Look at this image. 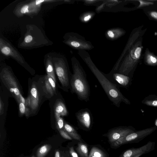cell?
<instances>
[{"label": "cell", "mask_w": 157, "mask_h": 157, "mask_svg": "<svg viewBox=\"0 0 157 157\" xmlns=\"http://www.w3.org/2000/svg\"><path fill=\"white\" fill-rule=\"evenodd\" d=\"M78 54L95 76L114 105L119 108L122 102L127 105H130V101L121 93L120 88L112 82L105 76L104 73L101 71L95 66L86 51H78Z\"/></svg>", "instance_id": "cell-1"}, {"label": "cell", "mask_w": 157, "mask_h": 157, "mask_svg": "<svg viewBox=\"0 0 157 157\" xmlns=\"http://www.w3.org/2000/svg\"><path fill=\"white\" fill-rule=\"evenodd\" d=\"M71 60L73 71L70 81L71 91L79 100L87 102L90 100V90L86 72L75 57H72Z\"/></svg>", "instance_id": "cell-2"}, {"label": "cell", "mask_w": 157, "mask_h": 157, "mask_svg": "<svg viewBox=\"0 0 157 157\" xmlns=\"http://www.w3.org/2000/svg\"><path fill=\"white\" fill-rule=\"evenodd\" d=\"M143 36L140 37L127 51L120 62L117 71L132 78L138 64L143 58Z\"/></svg>", "instance_id": "cell-3"}, {"label": "cell", "mask_w": 157, "mask_h": 157, "mask_svg": "<svg viewBox=\"0 0 157 157\" xmlns=\"http://www.w3.org/2000/svg\"><path fill=\"white\" fill-rule=\"evenodd\" d=\"M25 33L20 39L18 47L25 49H33L52 44L44 32L33 25H26Z\"/></svg>", "instance_id": "cell-4"}, {"label": "cell", "mask_w": 157, "mask_h": 157, "mask_svg": "<svg viewBox=\"0 0 157 157\" xmlns=\"http://www.w3.org/2000/svg\"><path fill=\"white\" fill-rule=\"evenodd\" d=\"M49 54L52 58L55 71L63 90L68 92L70 88L72 74L70 70L68 62L63 55L55 52Z\"/></svg>", "instance_id": "cell-5"}, {"label": "cell", "mask_w": 157, "mask_h": 157, "mask_svg": "<svg viewBox=\"0 0 157 157\" xmlns=\"http://www.w3.org/2000/svg\"><path fill=\"white\" fill-rule=\"evenodd\" d=\"M58 1L55 0H27L18 3L13 13L17 17L36 14L39 12L43 3Z\"/></svg>", "instance_id": "cell-6"}, {"label": "cell", "mask_w": 157, "mask_h": 157, "mask_svg": "<svg viewBox=\"0 0 157 157\" xmlns=\"http://www.w3.org/2000/svg\"><path fill=\"white\" fill-rule=\"evenodd\" d=\"M63 43L74 49L89 51L94 48L92 43L85 37L73 32L66 33L63 36Z\"/></svg>", "instance_id": "cell-7"}, {"label": "cell", "mask_w": 157, "mask_h": 157, "mask_svg": "<svg viewBox=\"0 0 157 157\" xmlns=\"http://www.w3.org/2000/svg\"><path fill=\"white\" fill-rule=\"evenodd\" d=\"M0 75L5 85L13 95L18 102L19 103L22 102L25 105L26 101L21 94L17 83L10 69L6 67H3Z\"/></svg>", "instance_id": "cell-8"}, {"label": "cell", "mask_w": 157, "mask_h": 157, "mask_svg": "<svg viewBox=\"0 0 157 157\" xmlns=\"http://www.w3.org/2000/svg\"><path fill=\"white\" fill-rule=\"evenodd\" d=\"M0 50L4 56L13 59L25 67H29L24 58L17 49L6 39L0 37Z\"/></svg>", "instance_id": "cell-9"}, {"label": "cell", "mask_w": 157, "mask_h": 157, "mask_svg": "<svg viewBox=\"0 0 157 157\" xmlns=\"http://www.w3.org/2000/svg\"><path fill=\"white\" fill-rule=\"evenodd\" d=\"M157 129L156 126L139 130L132 132L121 138L113 143L117 146L127 143H138L149 136Z\"/></svg>", "instance_id": "cell-10"}, {"label": "cell", "mask_w": 157, "mask_h": 157, "mask_svg": "<svg viewBox=\"0 0 157 157\" xmlns=\"http://www.w3.org/2000/svg\"><path fill=\"white\" fill-rule=\"evenodd\" d=\"M104 75L112 82L119 88H127L131 84L132 78L119 73L117 69L113 68L109 73H104Z\"/></svg>", "instance_id": "cell-11"}, {"label": "cell", "mask_w": 157, "mask_h": 157, "mask_svg": "<svg viewBox=\"0 0 157 157\" xmlns=\"http://www.w3.org/2000/svg\"><path fill=\"white\" fill-rule=\"evenodd\" d=\"M144 25H142L134 29L131 32L127 43L121 56L114 66L118 67L121 60L127 51L133 45L136 40L140 37L143 36L147 30V28L142 29Z\"/></svg>", "instance_id": "cell-12"}, {"label": "cell", "mask_w": 157, "mask_h": 157, "mask_svg": "<svg viewBox=\"0 0 157 157\" xmlns=\"http://www.w3.org/2000/svg\"><path fill=\"white\" fill-rule=\"evenodd\" d=\"M155 144V142L148 141L140 147L132 148L126 150L120 157H140L154 150Z\"/></svg>", "instance_id": "cell-13"}, {"label": "cell", "mask_w": 157, "mask_h": 157, "mask_svg": "<svg viewBox=\"0 0 157 157\" xmlns=\"http://www.w3.org/2000/svg\"><path fill=\"white\" fill-rule=\"evenodd\" d=\"M136 131L135 128L131 126L118 127L111 130L108 136L109 142L113 143L121 138Z\"/></svg>", "instance_id": "cell-14"}, {"label": "cell", "mask_w": 157, "mask_h": 157, "mask_svg": "<svg viewBox=\"0 0 157 157\" xmlns=\"http://www.w3.org/2000/svg\"><path fill=\"white\" fill-rule=\"evenodd\" d=\"M78 123L84 128L89 129L93 120L92 114L88 108L82 109L75 114Z\"/></svg>", "instance_id": "cell-15"}, {"label": "cell", "mask_w": 157, "mask_h": 157, "mask_svg": "<svg viewBox=\"0 0 157 157\" xmlns=\"http://www.w3.org/2000/svg\"><path fill=\"white\" fill-rule=\"evenodd\" d=\"M126 33V31L122 28L114 27L107 30L105 33V36L107 39L114 40L123 36Z\"/></svg>", "instance_id": "cell-16"}, {"label": "cell", "mask_w": 157, "mask_h": 157, "mask_svg": "<svg viewBox=\"0 0 157 157\" xmlns=\"http://www.w3.org/2000/svg\"><path fill=\"white\" fill-rule=\"evenodd\" d=\"M143 59L145 65L152 67L157 66V56L150 51L148 48H146L143 54Z\"/></svg>", "instance_id": "cell-17"}, {"label": "cell", "mask_w": 157, "mask_h": 157, "mask_svg": "<svg viewBox=\"0 0 157 157\" xmlns=\"http://www.w3.org/2000/svg\"><path fill=\"white\" fill-rule=\"evenodd\" d=\"M29 97L31 101L30 107L33 111L37 109L39 104V94L35 84L33 85L32 86Z\"/></svg>", "instance_id": "cell-18"}, {"label": "cell", "mask_w": 157, "mask_h": 157, "mask_svg": "<svg viewBox=\"0 0 157 157\" xmlns=\"http://www.w3.org/2000/svg\"><path fill=\"white\" fill-rule=\"evenodd\" d=\"M44 62L47 75L52 78L55 82H56L54 67L52 58L49 53L45 55Z\"/></svg>", "instance_id": "cell-19"}, {"label": "cell", "mask_w": 157, "mask_h": 157, "mask_svg": "<svg viewBox=\"0 0 157 157\" xmlns=\"http://www.w3.org/2000/svg\"><path fill=\"white\" fill-rule=\"evenodd\" d=\"M56 117H59L67 115L68 112L64 102L61 101H59L56 104L55 107Z\"/></svg>", "instance_id": "cell-20"}, {"label": "cell", "mask_w": 157, "mask_h": 157, "mask_svg": "<svg viewBox=\"0 0 157 157\" xmlns=\"http://www.w3.org/2000/svg\"><path fill=\"white\" fill-rule=\"evenodd\" d=\"M141 102L149 106L157 107V95L154 94H149L145 97Z\"/></svg>", "instance_id": "cell-21"}, {"label": "cell", "mask_w": 157, "mask_h": 157, "mask_svg": "<svg viewBox=\"0 0 157 157\" xmlns=\"http://www.w3.org/2000/svg\"><path fill=\"white\" fill-rule=\"evenodd\" d=\"M149 19L157 21V7H151L143 9Z\"/></svg>", "instance_id": "cell-22"}, {"label": "cell", "mask_w": 157, "mask_h": 157, "mask_svg": "<svg viewBox=\"0 0 157 157\" xmlns=\"http://www.w3.org/2000/svg\"><path fill=\"white\" fill-rule=\"evenodd\" d=\"M64 130L74 139L80 140V137L75 129L70 124L65 123L64 127Z\"/></svg>", "instance_id": "cell-23"}, {"label": "cell", "mask_w": 157, "mask_h": 157, "mask_svg": "<svg viewBox=\"0 0 157 157\" xmlns=\"http://www.w3.org/2000/svg\"><path fill=\"white\" fill-rule=\"evenodd\" d=\"M96 13L93 11H87L82 13L79 17V20L82 23H87L95 16Z\"/></svg>", "instance_id": "cell-24"}, {"label": "cell", "mask_w": 157, "mask_h": 157, "mask_svg": "<svg viewBox=\"0 0 157 157\" xmlns=\"http://www.w3.org/2000/svg\"><path fill=\"white\" fill-rule=\"evenodd\" d=\"M76 149L78 153L82 157H88V149L86 144L79 143Z\"/></svg>", "instance_id": "cell-25"}, {"label": "cell", "mask_w": 157, "mask_h": 157, "mask_svg": "<svg viewBox=\"0 0 157 157\" xmlns=\"http://www.w3.org/2000/svg\"><path fill=\"white\" fill-rule=\"evenodd\" d=\"M88 157H106L105 153L96 147H93L91 149Z\"/></svg>", "instance_id": "cell-26"}, {"label": "cell", "mask_w": 157, "mask_h": 157, "mask_svg": "<svg viewBox=\"0 0 157 157\" xmlns=\"http://www.w3.org/2000/svg\"><path fill=\"white\" fill-rule=\"evenodd\" d=\"M43 89L46 93L49 94L51 96L54 95V91L50 85L46 75L44 78Z\"/></svg>", "instance_id": "cell-27"}, {"label": "cell", "mask_w": 157, "mask_h": 157, "mask_svg": "<svg viewBox=\"0 0 157 157\" xmlns=\"http://www.w3.org/2000/svg\"><path fill=\"white\" fill-rule=\"evenodd\" d=\"M50 148V146L47 144L42 146L38 151L37 157H44L49 151Z\"/></svg>", "instance_id": "cell-28"}, {"label": "cell", "mask_w": 157, "mask_h": 157, "mask_svg": "<svg viewBox=\"0 0 157 157\" xmlns=\"http://www.w3.org/2000/svg\"><path fill=\"white\" fill-rule=\"evenodd\" d=\"M57 120V126L59 130H63L64 123L63 119L60 117H56Z\"/></svg>", "instance_id": "cell-29"}, {"label": "cell", "mask_w": 157, "mask_h": 157, "mask_svg": "<svg viewBox=\"0 0 157 157\" xmlns=\"http://www.w3.org/2000/svg\"><path fill=\"white\" fill-rule=\"evenodd\" d=\"M46 76L50 85L53 89L54 93L56 94V82L51 77L48 75H46Z\"/></svg>", "instance_id": "cell-30"}, {"label": "cell", "mask_w": 157, "mask_h": 157, "mask_svg": "<svg viewBox=\"0 0 157 157\" xmlns=\"http://www.w3.org/2000/svg\"><path fill=\"white\" fill-rule=\"evenodd\" d=\"M59 131L61 136L64 138L69 140H71L72 139L71 136L64 129L59 130Z\"/></svg>", "instance_id": "cell-31"}, {"label": "cell", "mask_w": 157, "mask_h": 157, "mask_svg": "<svg viewBox=\"0 0 157 157\" xmlns=\"http://www.w3.org/2000/svg\"><path fill=\"white\" fill-rule=\"evenodd\" d=\"M19 109L20 113L21 114H23L25 113L26 108L25 105L22 102L19 103Z\"/></svg>", "instance_id": "cell-32"}, {"label": "cell", "mask_w": 157, "mask_h": 157, "mask_svg": "<svg viewBox=\"0 0 157 157\" xmlns=\"http://www.w3.org/2000/svg\"><path fill=\"white\" fill-rule=\"evenodd\" d=\"M70 153L72 157H78L77 153L74 150L73 147L70 148Z\"/></svg>", "instance_id": "cell-33"}, {"label": "cell", "mask_w": 157, "mask_h": 157, "mask_svg": "<svg viewBox=\"0 0 157 157\" xmlns=\"http://www.w3.org/2000/svg\"><path fill=\"white\" fill-rule=\"evenodd\" d=\"M99 1L98 0H84L83 2L84 3H85L86 5H91L93 4H94L95 3L97 2H99Z\"/></svg>", "instance_id": "cell-34"}, {"label": "cell", "mask_w": 157, "mask_h": 157, "mask_svg": "<svg viewBox=\"0 0 157 157\" xmlns=\"http://www.w3.org/2000/svg\"><path fill=\"white\" fill-rule=\"evenodd\" d=\"M3 103L2 101V100L1 98H0V114H2L3 113Z\"/></svg>", "instance_id": "cell-35"}, {"label": "cell", "mask_w": 157, "mask_h": 157, "mask_svg": "<svg viewBox=\"0 0 157 157\" xmlns=\"http://www.w3.org/2000/svg\"><path fill=\"white\" fill-rule=\"evenodd\" d=\"M55 157H60L59 153L58 151H56L55 155Z\"/></svg>", "instance_id": "cell-36"}, {"label": "cell", "mask_w": 157, "mask_h": 157, "mask_svg": "<svg viewBox=\"0 0 157 157\" xmlns=\"http://www.w3.org/2000/svg\"><path fill=\"white\" fill-rule=\"evenodd\" d=\"M155 124L156 126L157 127V118L155 120Z\"/></svg>", "instance_id": "cell-37"}]
</instances>
